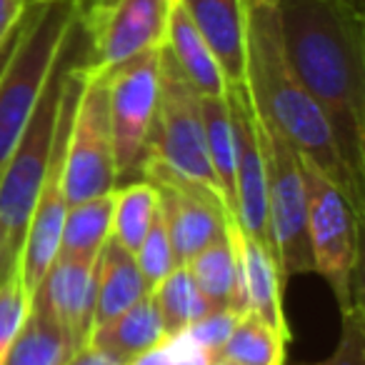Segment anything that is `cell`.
<instances>
[{
  "label": "cell",
  "mask_w": 365,
  "mask_h": 365,
  "mask_svg": "<svg viewBox=\"0 0 365 365\" xmlns=\"http://www.w3.org/2000/svg\"><path fill=\"white\" fill-rule=\"evenodd\" d=\"M255 125L265 163L273 258L285 283L293 275L313 273V253L308 240V195H305L298 150L278 128L270 125L258 113H255Z\"/></svg>",
  "instance_id": "obj_7"
},
{
  "label": "cell",
  "mask_w": 365,
  "mask_h": 365,
  "mask_svg": "<svg viewBox=\"0 0 365 365\" xmlns=\"http://www.w3.org/2000/svg\"><path fill=\"white\" fill-rule=\"evenodd\" d=\"M28 3H51V0H28ZM81 3V0H78Z\"/></svg>",
  "instance_id": "obj_38"
},
{
  "label": "cell",
  "mask_w": 365,
  "mask_h": 365,
  "mask_svg": "<svg viewBox=\"0 0 365 365\" xmlns=\"http://www.w3.org/2000/svg\"><path fill=\"white\" fill-rule=\"evenodd\" d=\"M300 365H365V305L363 295L355 298L348 310H343V330L335 350L325 360Z\"/></svg>",
  "instance_id": "obj_28"
},
{
  "label": "cell",
  "mask_w": 365,
  "mask_h": 365,
  "mask_svg": "<svg viewBox=\"0 0 365 365\" xmlns=\"http://www.w3.org/2000/svg\"><path fill=\"white\" fill-rule=\"evenodd\" d=\"M81 41L83 33L76 18L66 46H63L46 81V88L38 98L36 110H33L18 145L13 148L6 165L0 170V283L21 263L28 223H31L43 178H46L48 158H51L63 86H66L68 71L81 48Z\"/></svg>",
  "instance_id": "obj_3"
},
{
  "label": "cell",
  "mask_w": 365,
  "mask_h": 365,
  "mask_svg": "<svg viewBox=\"0 0 365 365\" xmlns=\"http://www.w3.org/2000/svg\"><path fill=\"white\" fill-rule=\"evenodd\" d=\"M26 11H28V0H0V46L21 26Z\"/></svg>",
  "instance_id": "obj_31"
},
{
  "label": "cell",
  "mask_w": 365,
  "mask_h": 365,
  "mask_svg": "<svg viewBox=\"0 0 365 365\" xmlns=\"http://www.w3.org/2000/svg\"><path fill=\"white\" fill-rule=\"evenodd\" d=\"M165 48L175 66L182 71V76L188 78L190 86L198 91L203 98H223L228 86L220 73V66L215 56L210 53L208 43L193 26L190 16L185 8L175 0V6L170 11V21H168L165 33Z\"/></svg>",
  "instance_id": "obj_17"
},
{
  "label": "cell",
  "mask_w": 365,
  "mask_h": 365,
  "mask_svg": "<svg viewBox=\"0 0 365 365\" xmlns=\"http://www.w3.org/2000/svg\"><path fill=\"white\" fill-rule=\"evenodd\" d=\"M160 51L163 48L145 51L106 71L118 180L140 175L148 133L158 106Z\"/></svg>",
  "instance_id": "obj_10"
},
{
  "label": "cell",
  "mask_w": 365,
  "mask_h": 365,
  "mask_svg": "<svg viewBox=\"0 0 365 365\" xmlns=\"http://www.w3.org/2000/svg\"><path fill=\"white\" fill-rule=\"evenodd\" d=\"M115 190L68 205L61 233V255H101L113 230Z\"/></svg>",
  "instance_id": "obj_21"
},
{
  "label": "cell",
  "mask_w": 365,
  "mask_h": 365,
  "mask_svg": "<svg viewBox=\"0 0 365 365\" xmlns=\"http://www.w3.org/2000/svg\"><path fill=\"white\" fill-rule=\"evenodd\" d=\"M240 315L230 308H213L210 313H205L200 320H195L185 333L195 340L203 350H208L210 355H220L223 345L228 343L230 333H233L235 323Z\"/></svg>",
  "instance_id": "obj_29"
},
{
  "label": "cell",
  "mask_w": 365,
  "mask_h": 365,
  "mask_svg": "<svg viewBox=\"0 0 365 365\" xmlns=\"http://www.w3.org/2000/svg\"><path fill=\"white\" fill-rule=\"evenodd\" d=\"M140 175L158 188V205L165 220L175 265H188L210 240L223 233L225 218L230 215L208 195L188 188L185 182L155 168H143Z\"/></svg>",
  "instance_id": "obj_12"
},
{
  "label": "cell",
  "mask_w": 365,
  "mask_h": 365,
  "mask_svg": "<svg viewBox=\"0 0 365 365\" xmlns=\"http://www.w3.org/2000/svg\"><path fill=\"white\" fill-rule=\"evenodd\" d=\"M158 210V188L143 178L140 182L115 185V208H113L110 238L125 250L135 253Z\"/></svg>",
  "instance_id": "obj_23"
},
{
  "label": "cell",
  "mask_w": 365,
  "mask_h": 365,
  "mask_svg": "<svg viewBox=\"0 0 365 365\" xmlns=\"http://www.w3.org/2000/svg\"><path fill=\"white\" fill-rule=\"evenodd\" d=\"M128 365H173V350L170 340H160L155 348L145 350L143 355H138L135 360H130Z\"/></svg>",
  "instance_id": "obj_32"
},
{
  "label": "cell",
  "mask_w": 365,
  "mask_h": 365,
  "mask_svg": "<svg viewBox=\"0 0 365 365\" xmlns=\"http://www.w3.org/2000/svg\"><path fill=\"white\" fill-rule=\"evenodd\" d=\"M118 185L115 145L108 110L106 73L88 71L83 63V86L71 118L66 153L68 205L110 193Z\"/></svg>",
  "instance_id": "obj_9"
},
{
  "label": "cell",
  "mask_w": 365,
  "mask_h": 365,
  "mask_svg": "<svg viewBox=\"0 0 365 365\" xmlns=\"http://www.w3.org/2000/svg\"><path fill=\"white\" fill-rule=\"evenodd\" d=\"M210 365H238V363H233V360L223 358V355H215V358L210 360Z\"/></svg>",
  "instance_id": "obj_36"
},
{
  "label": "cell",
  "mask_w": 365,
  "mask_h": 365,
  "mask_svg": "<svg viewBox=\"0 0 365 365\" xmlns=\"http://www.w3.org/2000/svg\"><path fill=\"white\" fill-rule=\"evenodd\" d=\"M233 125L235 148V208L238 223L248 238L273 253V235L268 220V193H265V163L260 150V135L255 125L253 103L248 86H228L225 91Z\"/></svg>",
  "instance_id": "obj_11"
},
{
  "label": "cell",
  "mask_w": 365,
  "mask_h": 365,
  "mask_svg": "<svg viewBox=\"0 0 365 365\" xmlns=\"http://www.w3.org/2000/svg\"><path fill=\"white\" fill-rule=\"evenodd\" d=\"M78 18V0L28 3L21 38L0 76V170L18 145Z\"/></svg>",
  "instance_id": "obj_5"
},
{
  "label": "cell",
  "mask_w": 365,
  "mask_h": 365,
  "mask_svg": "<svg viewBox=\"0 0 365 365\" xmlns=\"http://www.w3.org/2000/svg\"><path fill=\"white\" fill-rule=\"evenodd\" d=\"M170 340V350H173V365H210L213 355L208 350H203L188 333H180Z\"/></svg>",
  "instance_id": "obj_30"
},
{
  "label": "cell",
  "mask_w": 365,
  "mask_h": 365,
  "mask_svg": "<svg viewBox=\"0 0 365 365\" xmlns=\"http://www.w3.org/2000/svg\"><path fill=\"white\" fill-rule=\"evenodd\" d=\"M280 46L320 106L353 180L365 190V16L343 0H275Z\"/></svg>",
  "instance_id": "obj_1"
},
{
  "label": "cell",
  "mask_w": 365,
  "mask_h": 365,
  "mask_svg": "<svg viewBox=\"0 0 365 365\" xmlns=\"http://www.w3.org/2000/svg\"><path fill=\"white\" fill-rule=\"evenodd\" d=\"M303 185L308 195V240L313 253V270L330 285L340 313L363 295L360 268V220L348 195L325 178L313 163L300 158Z\"/></svg>",
  "instance_id": "obj_6"
},
{
  "label": "cell",
  "mask_w": 365,
  "mask_h": 365,
  "mask_svg": "<svg viewBox=\"0 0 365 365\" xmlns=\"http://www.w3.org/2000/svg\"><path fill=\"white\" fill-rule=\"evenodd\" d=\"M175 0H81L78 26L88 43V71L106 73L145 51L165 46Z\"/></svg>",
  "instance_id": "obj_8"
},
{
  "label": "cell",
  "mask_w": 365,
  "mask_h": 365,
  "mask_svg": "<svg viewBox=\"0 0 365 365\" xmlns=\"http://www.w3.org/2000/svg\"><path fill=\"white\" fill-rule=\"evenodd\" d=\"M66 365H118V363L113 358H108L106 353H101V350L86 345V348L76 350V353H73V358L68 360Z\"/></svg>",
  "instance_id": "obj_33"
},
{
  "label": "cell",
  "mask_w": 365,
  "mask_h": 365,
  "mask_svg": "<svg viewBox=\"0 0 365 365\" xmlns=\"http://www.w3.org/2000/svg\"><path fill=\"white\" fill-rule=\"evenodd\" d=\"M185 268L190 270L198 290L213 308H230L235 285V255L225 228Z\"/></svg>",
  "instance_id": "obj_24"
},
{
  "label": "cell",
  "mask_w": 365,
  "mask_h": 365,
  "mask_svg": "<svg viewBox=\"0 0 365 365\" xmlns=\"http://www.w3.org/2000/svg\"><path fill=\"white\" fill-rule=\"evenodd\" d=\"M250 3H270V6H273L275 0H250Z\"/></svg>",
  "instance_id": "obj_37"
},
{
  "label": "cell",
  "mask_w": 365,
  "mask_h": 365,
  "mask_svg": "<svg viewBox=\"0 0 365 365\" xmlns=\"http://www.w3.org/2000/svg\"><path fill=\"white\" fill-rule=\"evenodd\" d=\"M143 168H155L225 208V200L210 168L208 145H205L200 96L175 66L165 46L160 51L158 106L150 133H148L140 170Z\"/></svg>",
  "instance_id": "obj_4"
},
{
  "label": "cell",
  "mask_w": 365,
  "mask_h": 365,
  "mask_svg": "<svg viewBox=\"0 0 365 365\" xmlns=\"http://www.w3.org/2000/svg\"><path fill=\"white\" fill-rule=\"evenodd\" d=\"M243 263H245V288H248V308L258 315L263 323H268L278 335H283L290 343V328L283 313V300H280V278L278 263L273 253L248 238L243 230Z\"/></svg>",
  "instance_id": "obj_18"
},
{
  "label": "cell",
  "mask_w": 365,
  "mask_h": 365,
  "mask_svg": "<svg viewBox=\"0 0 365 365\" xmlns=\"http://www.w3.org/2000/svg\"><path fill=\"white\" fill-rule=\"evenodd\" d=\"M98 255H56L33 288L31 303L41 305L71 333L76 350L86 348L93 330Z\"/></svg>",
  "instance_id": "obj_13"
},
{
  "label": "cell",
  "mask_w": 365,
  "mask_h": 365,
  "mask_svg": "<svg viewBox=\"0 0 365 365\" xmlns=\"http://www.w3.org/2000/svg\"><path fill=\"white\" fill-rule=\"evenodd\" d=\"M200 113H203L205 145H208V158H210L215 182H218L228 213L238 220V208H235V148H233V125H230L228 101H225V96L223 98L200 96Z\"/></svg>",
  "instance_id": "obj_22"
},
{
  "label": "cell",
  "mask_w": 365,
  "mask_h": 365,
  "mask_svg": "<svg viewBox=\"0 0 365 365\" xmlns=\"http://www.w3.org/2000/svg\"><path fill=\"white\" fill-rule=\"evenodd\" d=\"M343 3L350 8V11H355V13H360V16H365V6H363L365 0H343Z\"/></svg>",
  "instance_id": "obj_35"
},
{
  "label": "cell",
  "mask_w": 365,
  "mask_h": 365,
  "mask_svg": "<svg viewBox=\"0 0 365 365\" xmlns=\"http://www.w3.org/2000/svg\"><path fill=\"white\" fill-rule=\"evenodd\" d=\"M245 86L255 113L278 128L298 155L330 178L363 215L365 190L345 168L320 106L290 68L270 3L245 0Z\"/></svg>",
  "instance_id": "obj_2"
},
{
  "label": "cell",
  "mask_w": 365,
  "mask_h": 365,
  "mask_svg": "<svg viewBox=\"0 0 365 365\" xmlns=\"http://www.w3.org/2000/svg\"><path fill=\"white\" fill-rule=\"evenodd\" d=\"M28 313H31V290L23 280L21 268H16L0 283V363L21 333Z\"/></svg>",
  "instance_id": "obj_27"
},
{
  "label": "cell",
  "mask_w": 365,
  "mask_h": 365,
  "mask_svg": "<svg viewBox=\"0 0 365 365\" xmlns=\"http://www.w3.org/2000/svg\"><path fill=\"white\" fill-rule=\"evenodd\" d=\"M23 18H26V16H23ZM21 28H23V21H21V26H18L16 31H13L11 36L6 38V43L0 46V76H3V71H6V66H8V61H11L13 51H16V43H18V38H21Z\"/></svg>",
  "instance_id": "obj_34"
},
{
  "label": "cell",
  "mask_w": 365,
  "mask_h": 365,
  "mask_svg": "<svg viewBox=\"0 0 365 365\" xmlns=\"http://www.w3.org/2000/svg\"><path fill=\"white\" fill-rule=\"evenodd\" d=\"M73 353L71 333L48 310L31 303V313L0 365H66Z\"/></svg>",
  "instance_id": "obj_19"
},
{
  "label": "cell",
  "mask_w": 365,
  "mask_h": 365,
  "mask_svg": "<svg viewBox=\"0 0 365 365\" xmlns=\"http://www.w3.org/2000/svg\"><path fill=\"white\" fill-rule=\"evenodd\" d=\"M145 280L138 270L135 255L113 238L106 240L96 268V305H93V330L108 323L133 303L148 295ZM91 330V333H93Z\"/></svg>",
  "instance_id": "obj_15"
},
{
  "label": "cell",
  "mask_w": 365,
  "mask_h": 365,
  "mask_svg": "<svg viewBox=\"0 0 365 365\" xmlns=\"http://www.w3.org/2000/svg\"><path fill=\"white\" fill-rule=\"evenodd\" d=\"M288 340L253 313L238 318L220 355L238 365H283Z\"/></svg>",
  "instance_id": "obj_25"
},
{
  "label": "cell",
  "mask_w": 365,
  "mask_h": 365,
  "mask_svg": "<svg viewBox=\"0 0 365 365\" xmlns=\"http://www.w3.org/2000/svg\"><path fill=\"white\" fill-rule=\"evenodd\" d=\"M155 310L160 315V325L165 338L185 333L195 320H200L205 313L213 310V305L205 300V295L198 290L193 275L185 265L173 268L155 288L150 290Z\"/></svg>",
  "instance_id": "obj_20"
},
{
  "label": "cell",
  "mask_w": 365,
  "mask_h": 365,
  "mask_svg": "<svg viewBox=\"0 0 365 365\" xmlns=\"http://www.w3.org/2000/svg\"><path fill=\"white\" fill-rule=\"evenodd\" d=\"M133 255H135L138 270H140L148 290H153L173 268H178L175 258H173L170 238H168V228H165V220H163L160 205H158L155 218H153L145 238H143V243L138 245V250Z\"/></svg>",
  "instance_id": "obj_26"
},
{
  "label": "cell",
  "mask_w": 365,
  "mask_h": 365,
  "mask_svg": "<svg viewBox=\"0 0 365 365\" xmlns=\"http://www.w3.org/2000/svg\"><path fill=\"white\" fill-rule=\"evenodd\" d=\"M160 340H165V333H163L153 295L148 293L120 315L98 325L88 338V345L106 353L118 365H128L145 350L155 348Z\"/></svg>",
  "instance_id": "obj_16"
},
{
  "label": "cell",
  "mask_w": 365,
  "mask_h": 365,
  "mask_svg": "<svg viewBox=\"0 0 365 365\" xmlns=\"http://www.w3.org/2000/svg\"><path fill=\"white\" fill-rule=\"evenodd\" d=\"M208 43L225 86L245 83V0H178Z\"/></svg>",
  "instance_id": "obj_14"
}]
</instances>
